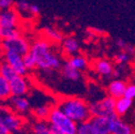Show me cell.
I'll return each instance as SVG.
<instances>
[{
    "label": "cell",
    "mask_w": 135,
    "mask_h": 134,
    "mask_svg": "<svg viewBox=\"0 0 135 134\" xmlns=\"http://www.w3.org/2000/svg\"><path fill=\"white\" fill-rule=\"evenodd\" d=\"M37 61V68L44 71H52L62 68L61 59L54 51L49 41L46 39H38L31 43L29 52Z\"/></svg>",
    "instance_id": "obj_1"
},
{
    "label": "cell",
    "mask_w": 135,
    "mask_h": 134,
    "mask_svg": "<svg viewBox=\"0 0 135 134\" xmlns=\"http://www.w3.org/2000/svg\"><path fill=\"white\" fill-rule=\"evenodd\" d=\"M57 107L77 125L90 120L92 117L89 108V103H87L81 98L70 97L62 99L58 103Z\"/></svg>",
    "instance_id": "obj_2"
},
{
    "label": "cell",
    "mask_w": 135,
    "mask_h": 134,
    "mask_svg": "<svg viewBox=\"0 0 135 134\" xmlns=\"http://www.w3.org/2000/svg\"><path fill=\"white\" fill-rule=\"evenodd\" d=\"M47 120L49 125L58 127L64 134H76L77 132V123L70 119L58 107H53L50 109V114Z\"/></svg>",
    "instance_id": "obj_3"
},
{
    "label": "cell",
    "mask_w": 135,
    "mask_h": 134,
    "mask_svg": "<svg viewBox=\"0 0 135 134\" xmlns=\"http://www.w3.org/2000/svg\"><path fill=\"white\" fill-rule=\"evenodd\" d=\"M116 106V100L109 95H106L99 101H93L89 103V108L91 116H104V117H110L116 115L115 112Z\"/></svg>",
    "instance_id": "obj_4"
},
{
    "label": "cell",
    "mask_w": 135,
    "mask_h": 134,
    "mask_svg": "<svg viewBox=\"0 0 135 134\" xmlns=\"http://www.w3.org/2000/svg\"><path fill=\"white\" fill-rule=\"evenodd\" d=\"M0 46H1V49L3 52H14L16 54L25 56L30 52L31 44L26 38L20 36L17 38L10 40H2L0 43Z\"/></svg>",
    "instance_id": "obj_5"
},
{
    "label": "cell",
    "mask_w": 135,
    "mask_h": 134,
    "mask_svg": "<svg viewBox=\"0 0 135 134\" xmlns=\"http://www.w3.org/2000/svg\"><path fill=\"white\" fill-rule=\"evenodd\" d=\"M0 112H1L3 116V120L7 128L10 130L11 133H18L20 131H22V128L24 126V120L21 116L11 112L7 107H0Z\"/></svg>",
    "instance_id": "obj_6"
},
{
    "label": "cell",
    "mask_w": 135,
    "mask_h": 134,
    "mask_svg": "<svg viewBox=\"0 0 135 134\" xmlns=\"http://www.w3.org/2000/svg\"><path fill=\"white\" fill-rule=\"evenodd\" d=\"M3 61L10 64L18 75L25 76L27 74V68L24 63V56L14 52H3Z\"/></svg>",
    "instance_id": "obj_7"
},
{
    "label": "cell",
    "mask_w": 135,
    "mask_h": 134,
    "mask_svg": "<svg viewBox=\"0 0 135 134\" xmlns=\"http://www.w3.org/2000/svg\"><path fill=\"white\" fill-rule=\"evenodd\" d=\"M18 25V14L16 10H3L0 11V30L17 29Z\"/></svg>",
    "instance_id": "obj_8"
},
{
    "label": "cell",
    "mask_w": 135,
    "mask_h": 134,
    "mask_svg": "<svg viewBox=\"0 0 135 134\" xmlns=\"http://www.w3.org/2000/svg\"><path fill=\"white\" fill-rule=\"evenodd\" d=\"M12 97H25L29 92V84L25 76L16 75L9 82Z\"/></svg>",
    "instance_id": "obj_9"
},
{
    "label": "cell",
    "mask_w": 135,
    "mask_h": 134,
    "mask_svg": "<svg viewBox=\"0 0 135 134\" xmlns=\"http://www.w3.org/2000/svg\"><path fill=\"white\" fill-rule=\"evenodd\" d=\"M110 134H134V130L131 125L126 122L121 117L113 116L110 117Z\"/></svg>",
    "instance_id": "obj_10"
},
{
    "label": "cell",
    "mask_w": 135,
    "mask_h": 134,
    "mask_svg": "<svg viewBox=\"0 0 135 134\" xmlns=\"http://www.w3.org/2000/svg\"><path fill=\"white\" fill-rule=\"evenodd\" d=\"M127 86H128V84L124 80H122L120 78H115V79L109 82L108 86L106 88L107 94L109 97L114 98L115 100L120 99V98L124 97V92H126Z\"/></svg>",
    "instance_id": "obj_11"
},
{
    "label": "cell",
    "mask_w": 135,
    "mask_h": 134,
    "mask_svg": "<svg viewBox=\"0 0 135 134\" xmlns=\"http://www.w3.org/2000/svg\"><path fill=\"white\" fill-rule=\"evenodd\" d=\"M10 106L20 114H26L31 108V103L27 97H11L10 98Z\"/></svg>",
    "instance_id": "obj_12"
},
{
    "label": "cell",
    "mask_w": 135,
    "mask_h": 134,
    "mask_svg": "<svg viewBox=\"0 0 135 134\" xmlns=\"http://www.w3.org/2000/svg\"><path fill=\"white\" fill-rule=\"evenodd\" d=\"M99 134H110V118L104 116H93L89 120Z\"/></svg>",
    "instance_id": "obj_13"
},
{
    "label": "cell",
    "mask_w": 135,
    "mask_h": 134,
    "mask_svg": "<svg viewBox=\"0 0 135 134\" xmlns=\"http://www.w3.org/2000/svg\"><path fill=\"white\" fill-rule=\"evenodd\" d=\"M62 51L63 53L66 55V56H70V57H73L75 55L78 54L79 49H80V45H79V42L76 38L74 37H68V38H64L63 41H62Z\"/></svg>",
    "instance_id": "obj_14"
},
{
    "label": "cell",
    "mask_w": 135,
    "mask_h": 134,
    "mask_svg": "<svg viewBox=\"0 0 135 134\" xmlns=\"http://www.w3.org/2000/svg\"><path fill=\"white\" fill-rule=\"evenodd\" d=\"M94 71L103 77L112 76L114 73V64L107 59H98L93 64Z\"/></svg>",
    "instance_id": "obj_15"
},
{
    "label": "cell",
    "mask_w": 135,
    "mask_h": 134,
    "mask_svg": "<svg viewBox=\"0 0 135 134\" xmlns=\"http://www.w3.org/2000/svg\"><path fill=\"white\" fill-rule=\"evenodd\" d=\"M133 106V100L128 99L126 97H122L120 99L116 100V106H115V112L116 115L122 117L124 116Z\"/></svg>",
    "instance_id": "obj_16"
},
{
    "label": "cell",
    "mask_w": 135,
    "mask_h": 134,
    "mask_svg": "<svg viewBox=\"0 0 135 134\" xmlns=\"http://www.w3.org/2000/svg\"><path fill=\"white\" fill-rule=\"evenodd\" d=\"M61 74L65 79L71 80V82H78L81 78V72L76 70V69H74L73 66H71L68 62H65L62 65Z\"/></svg>",
    "instance_id": "obj_17"
},
{
    "label": "cell",
    "mask_w": 135,
    "mask_h": 134,
    "mask_svg": "<svg viewBox=\"0 0 135 134\" xmlns=\"http://www.w3.org/2000/svg\"><path fill=\"white\" fill-rule=\"evenodd\" d=\"M68 63H69L71 66H73L74 69L78 70V71L85 70L87 68V65H88L87 59L81 55H75L73 57H70V59L68 60Z\"/></svg>",
    "instance_id": "obj_18"
},
{
    "label": "cell",
    "mask_w": 135,
    "mask_h": 134,
    "mask_svg": "<svg viewBox=\"0 0 135 134\" xmlns=\"http://www.w3.org/2000/svg\"><path fill=\"white\" fill-rule=\"evenodd\" d=\"M50 109H52V108L46 106V105H38V106L33 107L32 114H33V116H35L38 120L46 121L48 119V117H49Z\"/></svg>",
    "instance_id": "obj_19"
},
{
    "label": "cell",
    "mask_w": 135,
    "mask_h": 134,
    "mask_svg": "<svg viewBox=\"0 0 135 134\" xmlns=\"http://www.w3.org/2000/svg\"><path fill=\"white\" fill-rule=\"evenodd\" d=\"M12 97L9 82L0 75V101H7Z\"/></svg>",
    "instance_id": "obj_20"
},
{
    "label": "cell",
    "mask_w": 135,
    "mask_h": 134,
    "mask_svg": "<svg viewBox=\"0 0 135 134\" xmlns=\"http://www.w3.org/2000/svg\"><path fill=\"white\" fill-rule=\"evenodd\" d=\"M0 75L2 77H4L8 82H10L11 79H13L17 73L14 71V69L10 64H8L6 61H1L0 62Z\"/></svg>",
    "instance_id": "obj_21"
},
{
    "label": "cell",
    "mask_w": 135,
    "mask_h": 134,
    "mask_svg": "<svg viewBox=\"0 0 135 134\" xmlns=\"http://www.w3.org/2000/svg\"><path fill=\"white\" fill-rule=\"evenodd\" d=\"M44 32H45V36L46 38L52 41L54 43H59L63 41V37H62V33L59 32L57 29L55 28H50V27H45L44 28Z\"/></svg>",
    "instance_id": "obj_22"
},
{
    "label": "cell",
    "mask_w": 135,
    "mask_h": 134,
    "mask_svg": "<svg viewBox=\"0 0 135 134\" xmlns=\"http://www.w3.org/2000/svg\"><path fill=\"white\" fill-rule=\"evenodd\" d=\"M31 132H32V134H50L49 123L46 121L38 120L37 122L33 123Z\"/></svg>",
    "instance_id": "obj_23"
},
{
    "label": "cell",
    "mask_w": 135,
    "mask_h": 134,
    "mask_svg": "<svg viewBox=\"0 0 135 134\" xmlns=\"http://www.w3.org/2000/svg\"><path fill=\"white\" fill-rule=\"evenodd\" d=\"M77 134H99L92 123L88 120L77 125Z\"/></svg>",
    "instance_id": "obj_24"
},
{
    "label": "cell",
    "mask_w": 135,
    "mask_h": 134,
    "mask_svg": "<svg viewBox=\"0 0 135 134\" xmlns=\"http://www.w3.org/2000/svg\"><path fill=\"white\" fill-rule=\"evenodd\" d=\"M30 8H31V3L27 2L26 0H18V1L15 2L14 9L16 10V12L18 13H24V14H28L29 16H31L30 13Z\"/></svg>",
    "instance_id": "obj_25"
},
{
    "label": "cell",
    "mask_w": 135,
    "mask_h": 134,
    "mask_svg": "<svg viewBox=\"0 0 135 134\" xmlns=\"http://www.w3.org/2000/svg\"><path fill=\"white\" fill-rule=\"evenodd\" d=\"M130 59L131 55L126 51H120L114 56V61L117 65H124L130 61Z\"/></svg>",
    "instance_id": "obj_26"
},
{
    "label": "cell",
    "mask_w": 135,
    "mask_h": 134,
    "mask_svg": "<svg viewBox=\"0 0 135 134\" xmlns=\"http://www.w3.org/2000/svg\"><path fill=\"white\" fill-rule=\"evenodd\" d=\"M22 36L20 30L17 29H8V30H1V37L2 40H10Z\"/></svg>",
    "instance_id": "obj_27"
},
{
    "label": "cell",
    "mask_w": 135,
    "mask_h": 134,
    "mask_svg": "<svg viewBox=\"0 0 135 134\" xmlns=\"http://www.w3.org/2000/svg\"><path fill=\"white\" fill-rule=\"evenodd\" d=\"M24 63L26 65V68L27 70H33V69H36L37 68V61L35 59V57H33L30 53H28L27 55L24 56Z\"/></svg>",
    "instance_id": "obj_28"
},
{
    "label": "cell",
    "mask_w": 135,
    "mask_h": 134,
    "mask_svg": "<svg viewBox=\"0 0 135 134\" xmlns=\"http://www.w3.org/2000/svg\"><path fill=\"white\" fill-rule=\"evenodd\" d=\"M124 97L131 100H135V84H128Z\"/></svg>",
    "instance_id": "obj_29"
},
{
    "label": "cell",
    "mask_w": 135,
    "mask_h": 134,
    "mask_svg": "<svg viewBox=\"0 0 135 134\" xmlns=\"http://www.w3.org/2000/svg\"><path fill=\"white\" fill-rule=\"evenodd\" d=\"M15 6L14 0H0V11L13 9Z\"/></svg>",
    "instance_id": "obj_30"
},
{
    "label": "cell",
    "mask_w": 135,
    "mask_h": 134,
    "mask_svg": "<svg viewBox=\"0 0 135 134\" xmlns=\"http://www.w3.org/2000/svg\"><path fill=\"white\" fill-rule=\"evenodd\" d=\"M0 134H12L10 132V130L7 128L6 123H4V120H3V116L0 112Z\"/></svg>",
    "instance_id": "obj_31"
},
{
    "label": "cell",
    "mask_w": 135,
    "mask_h": 134,
    "mask_svg": "<svg viewBox=\"0 0 135 134\" xmlns=\"http://www.w3.org/2000/svg\"><path fill=\"white\" fill-rule=\"evenodd\" d=\"M115 44H116V46H117L118 48H120L121 51H126L127 47H128V45H129V43L126 42V41H124L123 39H121V38L117 39V40L115 41Z\"/></svg>",
    "instance_id": "obj_32"
},
{
    "label": "cell",
    "mask_w": 135,
    "mask_h": 134,
    "mask_svg": "<svg viewBox=\"0 0 135 134\" xmlns=\"http://www.w3.org/2000/svg\"><path fill=\"white\" fill-rule=\"evenodd\" d=\"M49 129H50V134H64L58 127L54 125H49Z\"/></svg>",
    "instance_id": "obj_33"
},
{
    "label": "cell",
    "mask_w": 135,
    "mask_h": 134,
    "mask_svg": "<svg viewBox=\"0 0 135 134\" xmlns=\"http://www.w3.org/2000/svg\"><path fill=\"white\" fill-rule=\"evenodd\" d=\"M2 41V37H1V30H0V43H1Z\"/></svg>",
    "instance_id": "obj_34"
},
{
    "label": "cell",
    "mask_w": 135,
    "mask_h": 134,
    "mask_svg": "<svg viewBox=\"0 0 135 134\" xmlns=\"http://www.w3.org/2000/svg\"><path fill=\"white\" fill-rule=\"evenodd\" d=\"M133 115H134V118H135V108H134V113H133Z\"/></svg>",
    "instance_id": "obj_35"
},
{
    "label": "cell",
    "mask_w": 135,
    "mask_h": 134,
    "mask_svg": "<svg viewBox=\"0 0 135 134\" xmlns=\"http://www.w3.org/2000/svg\"><path fill=\"white\" fill-rule=\"evenodd\" d=\"M76 134H77V133H76Z\"/></svg>",
    "instance_id": "obj_36"
}]
</instances>
